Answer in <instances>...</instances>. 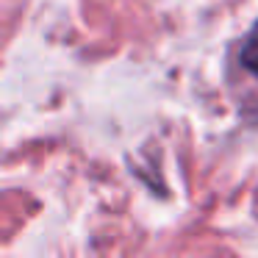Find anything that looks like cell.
<instances>
[{"label":"cell","instance_id":"6da1fadb","mask_svg":"<svg viewBox=\"0 0 258 258\" xmlns=\"http://www.w3.org/2000/svg\"><path fill=\"white\" fill-rule=\"evenodd\" d=\"M241 61H244V67L250 70L252 75H258V23H255V28L250 31V36H247V42H244Z\"/></svg>","mask_w":258,"mask_h":258}]
</instances>
